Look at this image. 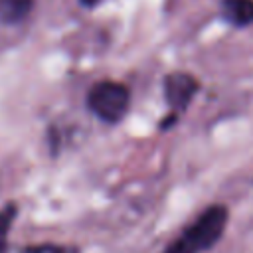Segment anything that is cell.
Instances as JSON below:
<instances>
[{"label": "cell", "instance_id": "obj_1", "mask_svg": "<svg viewBox=\"0 0 253 253\" xmlns=\"http://www.w3.org/2000/svg\"><path fill=\"white\" fill-rule=\"evenodd\" d=\"M227 208L225 206H210L206 208L184 231L172 239L162 253H204L211 249L225 231L227 225Z\"/></svg>", "mask_w": 253, "mask_h": 253}, {"label": "cell", "instance_id": "obj_2", "mask_svg": "<svg viewBox=\"0 0 253 253\" xmlns=\"http://www.w3.org/2000/svg\"><path fill=\"white\" fill-rule=\"evenodd\" d=\"M128 103V89L115 81H101L93 85L87 95V105L91 113L105 123H119L126 115Z\"/></svg>", "mask_w": 253, "mask_h": 253}, {"label": "cell", "instance_id": "obj_3", "mask_svg": "<svg viewBox=\"0 0 253 253\" xmlns=\"http://www.w3.org/2000/svg\"><path fill=\"white\" fill-rule=\"evenodd\" d=\"M198 87L200 85L196 77H192L190 73H170L164 81V93H166L168 105L176 113H182L194 99Z\"/></svg>", "mask_w": 253, "mask_h": 253}, {"label": "cell", "instance_id": "obj_4", "mask_svg": "<svg viewBox=\"0 0 253 253\" xmlns=\"http://www.w3.org/2000/svg\"><path fill=\"white\" fill-rule=\"evenodd\" d=\"M219 10L231 26L245 28L253 24V0H221Z\"/></svg>", "mask_w": 253, "mask_h": 253}, {"label": "cell", "instance_id": "obj_5", "mask_svg": "<svg viewBox=\"0 0 253 253\" xmlns=\"http://www.w3.org/2000/svg\"><path fill=\"white\" fill-rule=\"evenodd\" d=\"M34 6V0H0V20L8 24L22 22Z\"/></svg>", "mask_w": 253, "mask_h": 253}, {"label": "cell", "instance_id": "obj_6", "mask_svg": "<svg viewBox=\"0 0 253 253\" xmlns=\"http://www.w3.org/2000/svg\"><path fill=\"white\" fill-rule=\"evenodd\" d=\"M14 213H16L14 206H8L6 210L0 211V253L6 251V235H8V227L14 219Z\"/></svg>", "mask_w": 253, "mask_h": 253}, {"label": "cell", "instance_id": "obj_7", "mask_svg": "<svg viewBox=\"0 0 253 253\" xmlns=\"http://www.w3.org/2000/svg\"><path fill=\"white\" fill-rule=\"evenodd\" d=\"M22 253H67L65 247L53 245V243H43V245H30Z\"/></svg>", "mask_w": 253, "mask_h": 253}, {"label": "cell", "instance_id": "obj_8", "mask_svg": "<svg viewBox=\"0 0 253 253\" xmlns=\"http://www.w3.org/2000/svg\"><path fill=\"white\" fill-rule=\"evenodd\" d=\"M83 6H87V8H91V6H95V4H99L101 0H79Z\"/></svg>", "mask_w": 253, "mask_h": 253}]
</instances>
